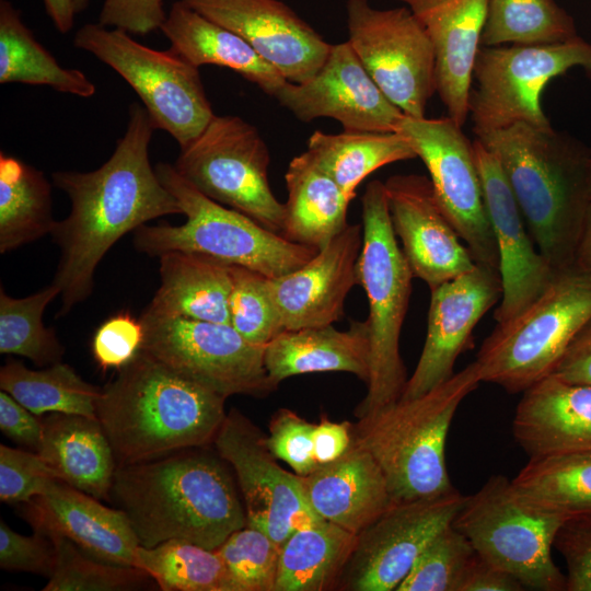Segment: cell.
Segmentation results:
<instances>
[{
	"mask_svg": "<svg viewBox=\"0 0 591 591\" xmlns=\"http://www.w3.org/2000/svg\"><path fill=\"white\" fill-rule=\"evenodd\" d=\"M0 389L37 416L63 413L96 418L101 389L60 361L32 370L10 360L0 369Z\"/></svg>",
	"mask_w": 591,
	"mask_h": 591,
	"instance_id": "cell-38",
	"label": "cell"
},
{
	"mask_svg": "<svg viewBox=\"0 0 591 591\" xmlns=\"http://www.w3.org/2000/svg\"><path fill=\"white\" fill-rule=\"evenodd\" d=\"M300 477L313 511L356 535L395 502L379 464L355 441L336 461Z\"/></svg>",
	"mask_w": 591,
	"mask_h": 591,
	"instance_id": "cell-27",
	"label": "cell"
},
{
	"mask_svg": "<svg viewBox=\"0 0 591 591\" xmlns=\"http://www.w3.org/2000/svg\"><path fill=\"white\" fill-rule=\"evenodd\" d=\"M361 245L362 224H348L304 265L269 279L285 329L333 324L343 317L345 300L358 285Z\"/></svg>",
	"mask_w": 591,
	"mask_h": 591,
	"instance_id": "cell-23",
	"label": "cell"
},
{
	"mask_svg": "<svg viewBox=\"0 0 591 591\" xmlns=\"http://www.w3.org/2000/svg\"><path fill=\"white\" fill-rule=\"evenodd\" d=\"M140 321L141 351L224 397H263L277 389L265 368V347L246 340L231 324L167 315L148 308Z\"/></svg>",
	"mask_w": 591,
	"mask_h": 591,
	"instance_id": "cell-13",
	"label": "cell"
},
{
	"mask_svg": "<svg viewBox=\"0 0 591 591\" xmlns=\"http://www.w3.org/2000/svg\"><path fill=\"white\" fill-rule=\"evenodd\" d=\"M390 218L414 277L431 289L476 265L442 212L428 177L397 174L384 182Z\"/></svg>",
	"mask_w": 591,
	"mask_h": 591,
	"instance_id": "cell-22",
	"label": "cell"
},
{
	"mask_svg": "<svg viewBox=\"0 0 591 591\" xmlns=\"http://www.w3.org/2000/svg\"><path fill=\"white\" fill-rule=\"evenodd\" d=\"M22 514L35 532L63 536L99 560L134 566L139 542L126 513L60 479L25 502Z\"/></svg>",
	"mask_w": 591,
	"mask_h": 591,
	"instance_id": "cell-25",
	"label": "cell"
},
{
	"mask_svg": "<svg viewBox=\"0 0 591 591\" xmlns=\"http://www.w3.org/2000/svg\"><path fill=\"white\" fill-rule=\"evenodd\" d=\"M362 245L358 285L368 298L370 376L367 394L355 410L362 418L398 401L407 382L399 337L414 275L393 230L384 183H368L361 197Z\"/></svg>",
	"mask_w": 591,
	"mask_h": 591,
	"instance_id": "cell-7",
	"label": "cell"
},
{
	"mask_svg": "<svg viewBox=\"0 0 591 591\" xmlns=\"http://www.w3.org/2000/svg\"><path fill=\"white\" fill-rule=\"evenodd\" d=\"M306 152L350 200L359 184L378 169L417 157L408 140L396 131L316 130L308 140Z\"/></svg>",
	"mask_w": 591,
	"mask_h": 591,
	"instance_id": "cell-34",
	"label": "cell"
},
{
	"mask_svg": "<svg viewBox=\"0 0 591 591\" xmlns=\"http://www.w3.org/2000/svg\"><path fill=\"white\" fill-rule=\"evenodd\" d=\"M572 68H581L591 81V44L579 35L553 44L480 46L468 99L474 134L519 121L552 128L542 94L554 78Z\"/></svg>",
	"mask_w": 591,
	"mask_h": 591,
	"instance_id": "cell-11",
	"label": "cell"
},
{
	"mask_svg": "<svg viewBox=\"0 0 591 591\" xmlns=\"http://www.w3.org/2000/svg\"><path fill=\"white\" fill-rule=\"evenodd\" d=\"M192 449L117 466L111 499L128 517L139 545L184 540L215 551L247 524L228 470Z\"/></svg>",
	"mask_w": 591,
	"mask_h": 591,
	"instance_id": "cell-2",
	"label": "cell"
},
{
	"mask_svg": "<svg viewBox=\"0 0 591 591\" xmlns=\"http://www.w3.org/2000/svg\"><path fill=\"white\" fill-rule=\"evenodd\" d=\"M162 184L178 201L186 221L143 224L134 231L137 251L160 256L172 251L197 253L227 265L255 270L269 279L298 269L318 251L291 242L252 218L201 194L165 162L155 165Z\"/></svg>",
	"mask_w": 591,
	"mask_h": 591,
	"instance_id": "cell-6",
	"label": "cell"
},
{
	"mask_svg": "<svg viewBox=\"0 0 591 591\" xmlns=\"http://www.w3.org/2000/svg\"><path fill=\"white\" fill-rule=\"evenodd\" d=\"M511 480L543 510L565 520L591 517V453L530 459Z\"/></svg>",
	"mask_w": 591,
	"mask_h": 591,
	"instance_id": "cell-37",
	"label": "cell"
},
{
	"mask_svg": "<svg viewBox=\"0 0 591 591\" xmlns=\"http://www.w3.org/2000/svg\"><path fill=\"white\" fill-rule=\"evenodd\" d=\"M551 374L567 382L591 384V318L570 341Z\"/></svg>",
	"mask_w": 591,
	"mask_h": 591,
	"instance_id": "cell-53",
	"label": "cell"
},
{
	"mask_svg": "<svg viewBox=\"0 0 591 591\" xmlns=\"http://www.w3.org/2000/svg\"><path fill=\"white\" fill-rule=\"evenodd\" d=\"M56 565V549L45 535H22L0 521V567L4 570L26 571L50 578Z\"/></svg>",
	"mask_w": 591,
	"mask_h": 591,
	"instance_id": "cell-49",
	"label": "cell"
},
{
	"mask_svg": "<svg viewBox=\"0 0 591 591\" xmlns=\"http://www.w3.org/2000/svg\"><path fill=\"white\" fill-rule=\"evenodd\" d=\"M590 182H591V170H590Z\"/></svg>",
	"mask_w": 591,
	"mask_h": 591,
	"instance_id": "cell-59",
	"label": "cell"
},
{
	"mask_svg": "<svg viewBox=\"0 0 591 591\" xmlns=\"http://www.w3.org/2000/svg\"><path fill=\"white\" fill-rule=\"evenodd\" d=\"M354 443V425L349 421L334 422L327 419L316 424L314 453L318 467L343 456Z\"/></svg>",
	"mask_w": 591,
	"mask_h": 591,
	"instance_id": "cell-55",
	"label": "cell"
},
{
	"mask_svg": "<svg viewBox=\"0 0 591 591\" xmlns=\"http://www.w3.org/2000/svg\"><path fill=\"white\" fill-rule=\"evenodd\" d=\"M274 97L299 120L333 118L344 130L394 132L405 116L379 89L348 42L332 45L321 68L286 81Z\"/></svg>",
	"mask_w": 591,
	"mask_h": 591,
	"instance_id": "cell-18",
	"label": "cell"
},
{
	"mask_svg": "<svg viewBox=\"0 0 591 591\" xmlns=\"http://www.w3.org/2000/svg\"><path fill=\"white\" fill-rule=\"evenodd\" d=\"M404 136L429 172L437 201L476 264L498 269L497 245L488 217L473 142L450 117L404 116ZM499 270V269H498Z\"/></svg>",
	"mask_w": 591,
	"mask_h": 591,
	"instance_id": "cell-15",
	"label": "cell"
},
{
	"mask_svg": "<svg viewBox=\"0 0 591 591\" xmlns=\"http://www.w3.org/2000/svg\"><path fill=\"white\" fill-rule=\"evenodd\" d=\"M155 129L146 107L132 103L126 130L102 166L51 174L71 202L68 217L56 221L51 232L61 252L53 280L60 290L59 315L92 293L97 265L123 235L155 218L183 215L149 160Z\"/></svg>",
	"mask_w": 591,
	"mask_h": 591,
	"instance_id": "cell-1",
	"label": "cell"
},
{
	"mask_svg": "<svg viewBox=\"0 0 591 591\" xmlns=\"http://www.w3.org/2000/svg\"><path fill=\"white\" fill-rule=\"evenodd\" d=\"M476 138L499 160L541 254L557 273L571 268L591 205V150L522 121Z\"/></svg>",
	"mask_w": 591,
	"mask_h": 591,
	"instance_id": "cell-3",
	"label": "cell"
},
{
	"mask_svg": "<svg viewBox=\"0 0 591 591\" xmlns=\"http://www.w3.org/2000/svg\"><path fill=\"white\" fill-rule=\"evenodd\" d=\"M76 13L79 14L86 9L90 0H72Z\"/></svg>",
	"mask_w": 591,
	"mask_h": 591,
	"instance_id": "cell-58",
	"label": "cell"
},
{
	"mask_svg": "<svg viewBox=\"0 0 591 591\" xmlns=\"http://www.w3.org/2000/svg\"><path fill=\"white\" fill-rule=\"evenodd\" d=\"M47 537L56 549V565L44 591H126L152 579L138 567L99 560L63 536Z\"/></svg>",
	"mask_w": 591,
	"mask_h": 591,
	"instance_id": "cell-42",
	"label": "cell"
},
{
	"mask_svg": "<svg viewBox=\"0 0 591 591\" xmlns=\"http://www.w3.org/2000/svg\"><path fill=\"white\" fill-rule=\"evenodd\" d=\"M465 498L455 489L438 497L393 502L357 535L339 580L341 589L396 590L427 544L452 524Z\"/></svg>",
	"mask_w": 591,
	"mask_h": 591,
	"instance_id": "cell-17",
	"label": "cell"
},
{
	"mask_svg": "<svg viewBox=\"0 0 591 591\" xmlns=\"http://www.w3.org/2000/svg\"><path fill=\"white\" fill-rule=\"evenodd\" d=\"M473 152L498 251L502 296L494 318L500 324L526 309L558 273L535 247L497 157L477 138Z\"/></svg>",
	"mask_w": 591,
	"mask_h": 591,
	"instance_id": "cell-20",
	"label": "cell"
},
{
	"mask_svg": "<svg viewBox=\"0 0 591 591\" xmlns=\"http://www.w3.org/2000/svg\"><path fill=\"white\" fill-rule=\"evenodd\" d=\"M159 259L160 287L149 310L230 324L231 265L181 251L164 253Z\"/></svg>",
	"mask_w": 591,
	"mask_h": 591,
	"instance_id": "cell-31",
	"label": "cell"
},
{
	"mask_svg": "<svg viewBox=\"0 0 591 591\" xmlns=\"http://www.w3.org/2000/svg\"><path fill=\"white\" fill-rule=\"evenodd\" d=\"M427 335L422 351L401 398L426 394L454 374L459 356L473 347V332L502 296L498 269H473L430 290Z\"/></svg>",
	"mask_w": 591,
	"mask_h": 591,
	"instance_id": "cell-19",
	"label": "cell"
},
{
	"mask_svg": "<svg viewBox=\"0 0 591 591\" xmlns=\"http://www.w3.org/2000/svg\"><path fill=\"white\" fill-rule=\"evenodd\" d=\"M134 566L146 571L163 591H234L218 552L188 541L138 545Z\"/></svg>",
	"mask_w": 591,
	"mask_h": 591,
	"instance_id": "cell-39",
	"label": "cell"
},
{
	"mask_svg": "<svg viewBox=\"0 0 591 591\" xmlns=\"http://www.w3.org/2000/svg\"><path fill=\"white\" fill-rule=\"evenodd\" d=\"M422 25L434 53L436 92L449 117L463 127L488 0H396Z\"/></svg>",
	"mask_w": 591,
	"mask_h": 591,
	"instance_id": "cell-24",
	"label": "cell"
},
{
	"mask_svg": "<svg viewBox=\"0 0 591 591\" xmlns=\"http://www.w3.org/2000/svg\"><path fill=\"white\" fill-rule=\"evenodd\" d=\"M234 591H275L280 545L265 532L245 525L216 549Z\"/></svg>",
	"mask_w": 591,
	"mask_h": 591,
	"instance_id": "cell-45",
	"label": "cell"
},
{
	"mask_svg": "<svg viewBox=\"0 0 591 591\" xmlns=\"http://www.w3.org/2000/svg\"><path fill=\"white\" fill-rule=\"evenodd\" d=\"M572 267L591 274V205L578 243Z\"/></svg>",
	"mask_w": 591,
	"mask_h": 591,
	"instance_id": "cell-57",
	"label": "cell"
},
{
	"mask_svg": "<svg viewBox=\"0 0 591 591\" xmlns=\"http://www.w3.org/2000/svg\"><path fill=\"white\" fill-rule=\"evenodd\" d=\"M554 547L565 559L566 590L591 591V517L566 520Z\"/></svg>",
	"mask_w": 591,
	"mask_h": 591,
	"instance_id": "cell-50",
	"label": "cell"
},
{
	"mask_svg": "<svg viewBox=\"0 0 591 591\" xmlns=\"http://www.w3.org/2000/svg\"><path fill=\"white\" fill-rule=\"evenodd\" d=\"M475 555L470 541L450 524L427 544L396 591H459Z\"/></svg>",
	"mask_w": 591,
	"mask_h": 591,
	"instance_id": "cell-44",
	"label": "cell"
},
{
	"mask_svg": "<svg viewBox=\"0 0 591 591\" xmlns=\"http://www.w3.org/2000/svg\"><path fill=\"white\" fill-rule=\"evenodd\" d=\"M51 186L44 173L0 152V252L2 254L51 234Z\"/></svg>",
	"mask_w": 591,
	"mask_h": 591,
	"instance_id": "cell-36",
	"label": "cell"
},
{
	"mask_svg": "<svg viewBox=\"0 0 591 591\" xmlns=\"http://www.w3.org/2000/svg\"><path fill=\"white\" fill-rule=\"evenodd\" d=\"M315 426L296 412L280 408L270 419L269 433L265 438L267 448L296 474L309 475L318 468L314 453Z\"/></svg>",
	"mask_w": 591,
	"mask_h": 591,
	"instance_id": "cell-47",
	"label": "cell"
},
{
	"mask_svg": "<svg viewBox=\"0 0 591 591\" xmlns=\"http://www.w3.org/2000/svg\"><path fill=\"white\" fill-rule=\"evenodd\" d=\"M0 429L12 441L37 452L43 437V420L10 394L0 392Z\"/></svg>",
	"mask_w": 591,
	"mask_h": 591,
	"instance_id": "cell-52",
	"label": "cell"
},
{
	"mask_svg": "<svg viewBox=\"0 0 591 591\" xmlns=\"http://www.w3.org/2000/svg\"><path fill=\"white\" fill-rule=\"evenodd\" d=\"M356 543V534L325 520L293 531L280 546L275 591L337 586Z\"/></svg>",
	"mask_w": 591,
	"mask_h": 591,
	"instance_id": "cell-33",
	"label": "cell"
},
{
	"mask_svg": "<svg viewBox=\"0 0 591 591\" xmlns=\"http://www.w3.org/2000/svg\"><path fill=\"white\" fill-rule=\"evenodd\" d=\"M524 587L510 573L476 555L470 563L459 591H522Z\"/></svg>",
	"mask_w": 591,
	"mask_h": 591,
	"instance_id": "cell-54",
	"label": "cell"
},
{
	"mask_svg": "<svg viewBox=\"0 0 591 591\" xmlns=\"http://www.w3.org/2000/svg\"><path fill=\"white\" fill-rule=\"evenodd\" d=\"M566 520L526 500L503 475H493L465 501L452 524L478 556L513 576L524 589L566 590L552 547Z\"/></svg>",
	"mask_w": 591,
	"mask_h": 591,
	"instance_id": "cell-9",
	"label": "cell"
},
{
	"mask_svg": "<svg viewBox=\"0 0 591 591\" xmlns=\"http://www.w3.org/2000/svg\"><path fill=\"white\" fill-rule=\"evenodd\" d=\"M37 452L0 445V500L25 503L58 480Z\"/></svg>",
	"mask_w": 591,
	"mask_h": 591,
	"instance_id": "cell-46",
	"label": "cell"
},
{
	"mask_svg": "<svg viewBox=\"0 0 591 591\" xmlns=\"http://www.w3.org/2000/svg\"><path fill=\"white\" fill-rule=\"evenodd\" d=\"M166 15L164 0H104L99 23L146 35L160 30Z\"/></svg>",
	"mask_w": 591,
	"mask_h": 591,
	"instance_id": "cell-51",
	"label": "cell"
},
{
	"mask_svg": "<svg viewBox=\"0 0 591 591\" xmlns=\"http://www.w3.org/2000/svg\"><path fill=\"white\" fill-rule=\"evenodd\" d=\"M73 45L115 70L137 93L157 129L170 134L181 149L215 116L199 68L172 48L148 47L128 32L99 22L81 26Z\"/></svg>",
	"mask_w": 591,
	"mask_h": 591,
	"instance_id": "cell-10",
	"label": "cell"
},
{
	"mask_svg": "<svg viewBox=\"0 0 591 591\" xmlns=\"http://www.w3.org/2000/svg\"><path fill=\"white\" fill-rule=\"evenodd\" d=\"M0 83L46 85L79 97H91L96 92L84 72L57 61L8 0H0Z\"/></svg>",
	"mask_w": 591,
	"mask_h": 591,
	"instance_id": "cell-35",
	"label": "cell"
},
{
	"mask_svg": "<svg viewBox=\"0 0 591 591\" xmlns=\"http://www.w3.org/2000/svg\"><path fill=\"white\" fill-rule=\"evenodd\" d=\"M266 434L236 409H231L213 440L236 475L248 526L278 545L296 530L323 520L308 503L298 474L277 464Z\"/></svg>",
	"mask_w": 591,
	"mask_h": 591,
	"instance_id": "cell-16",
	"label": "cell"
},
{
	"mask_svg": "<svg viewBox=\"0 0 591 591\" xmlns=\"http://www.w3.org/2000/svg\"><path fill=\"white\" fill-rule=\"evenodd\" d=\"M37 453L59 479L99 500L111 499L116 460L96 418L51 413L43 419Z\"/></svg>",
	"mask_w": 591,
	"mask_h": 591,
	"instance_id": "cell-29",
	"label": "cell"
},
{
	"mask_svg": "<svg viewBox=\"0 0 591 591\" xmlns=\"http://www.w3.org/2000/svg\"><path fill=\"white\" fill-rule=\"evenodd\" d=\"M482 382L476 361L415 398H399L358 419L354 441L382 470L395 502L449 494L447 437L462 401Z\"/></svg>",
	"mask_w": 591,
	"mask_h": 591,
	"instance_id": "cell-5",
	"label": "cell"
},
{
	"mask_svg": "<svg viewBox=\"0 0 591 591\" xmlns=\"http://www.w3.org/2000/svg\"><path fill=\"white\" fill-rule=\"evenodd\" d=\"M264 362L274 384L290 376L327 371L349 372L366 384L370 376L368 321L346 331L333 324L285 329L265 346Z\"/></svg>",
	"mask_w": 591,
	"mask_h": 591,
	"instance_id": "cell-28",
	"label": "cell"
},
{
	"mask_svg": "<svg viewBox=\"0 0 591 591\" xmlns=\"http://www.w3.org/2000/svg\"><path fill=\"white\" fill-rule=\"evenodd\" d=\"M179 1L241 36L293 83L315 74L332 46L279 0Z\"/></svg>",
	"mask_w": 591,
	"mask_h": 591,
	"instance_id": "cell-21",
	"label": "cell"
},
{
	"mask_svg": "<svg viewBox=\"0 0 591 591\" xmlns=\"http://www.w3.org/2000/svg\"><path fill=\"white\" fill-rule=\"evenodd\" d=\"M60 296L51 282L25 298H12L0 289V352L18 355L36 366H51L61 361L65 348L51 328L43 324L46 306Z\"/></svg>",
	"mask_w": 591,
	"mask_h": 591,
	"instance_id": "cell-41",
	"label": "cell"
},
{
	"mask_svg": "<svg viewBox=\"0 0 591 591\" xmlns=\"http://www.w3.org/2000/svg\"><path fill=\"white\" fill-rule=\"evenodd\" d=\"M46 12L56 30L66 34L74 24L76 10L72 0H43Z\"/></svg>",
	"mask_w": 591,
	"mask_h": 591,
	"instance_id": "cell-56",
	"label": "cell"
},
{
	"mask_svg": "<svg viewBox=\"0 0 591 591\" xmlns=\"http://www.w3.org/2000/svg\"><path fill=\"white\" fill-rule=\"evenodd\" d=\"M143 327L128 312L118 313L106 320L92 339V354L101 369L119 370L140 351Z\"/></svg>",
	"mask_w": 591,
	"mask_h": 591,
	"instance_id": "cell-48",
	"label": "cell"
},
{
	"mask_svg": "<svg viewBox=\"0 0 591 591\" xmlns=\"http://www.w3.org/2000/svg\"><path fill=\"white\" fill-rule=\"evenodd\" d=\"M229 315L232 327L254 345L266 346L285 327L269 289V278L231 265Z\"/></svg>",
	"mask_w": 591,
	"mask_h": 591,
	"instance_id": "cell-43",
	"label": "cell"
},
{
	"mask_svg": "<svg viewBox=\"0 0 591 591\" xmlns=\"http://www.w3.org/2000/svg\"><path fill=\"white\" fill-rule=\"evenodd\" d=\"M270 153L257 128L234 115H215L204 131L181 149L176 171L210 199L281 234L285 204L274 195Z\"/></svg>",
	"mask_w": 591,
	"mask_h": 591,
	"instance_id": "cell-12",
	"label": "cell"
},
{
	"mask_svg": "<svg viewBox=\"0 0 591 591\" xmlns=\"http://www.w3.org/2000/svg\"><path fill=\"white\" fill-rule=\"evenodd\" d=\"M512 432L530 459L591 453V384L540 380L523 392Z\"/></svg>",
	"mask_w": 591,
	"mask_h": 591,
	"instance_id": "cell-26",
	"label": "cell"
},
{
	"mask_svg": "<svg viewBox=\"0 0 591 591\" xmlns=\"http://www.w3.org/2000/svg\"><path fill=\"white\" fill-rule=\"evenodd\" d=\"M117 371L96 402L117 466L213 442L227 397L141 350Z\"/></svg>",
	"mask_w": 591,
	"mask_h": 591,
	"instance_id": "cell-4",
	"label": "cell"
},
{
	"mask_svg": "<svg viewBox=\"0 0 591 591\" xmlns=\"http://www.w3.org/2000/svg\"><path fill=\"white\" fill-rule=\"evenodd\" d=\"M160 30L170 48L197 68H229L271 96L288 81L241 36L179 0L171 7Z\"/></svg>",
	"mask_w": 591,
	"mask_h": 591,
	"instance_id": "cell-30",
	"label": "cell"
},
{
	"mask_svg": "<svg viewBox=\"0 0 591 591\" xmlns=\"http://www.w3.org/2000/svg\"><path fill=\"white\" fill-rule=\"evenodd\" d=\"M285 179L288 199L281 235L301 245L323 248L347 228L351 200L306 151L290 161Z\"/></svg>",
	"mask_w": 591,
	"mask_h": 591,
	"instance_id": "cell-32",
	"label": "cell"
},
{
	"mask_svg": "<svg viewBox=\"0 0 591 591\" xmlns=\"http://www.w3.org/2000/svg\"><path fill=\"white\" fill-rule=\"evenodd\" d=\"M591 318V274L559 271L544 292L513 318L497 323L476 363L482 382L523 393L549 375Z\"/></svg>",
	"mask_w": 591,
	"mask_h": 591,
	"instance_id": "cell-8",
	"label": "cell"
},
{
	"mask_svg": "<svg viewBox=\"0 0 591 591\" xmlns=\"http://www.w3.org/2000/svg\"><path fill=\"white\" fill-rule=\"evenodd\" d=\"M346 22L347 42L383 94L405 116L424 118L436 92L434 53L412 11L347 0Z\"/></svg>",
	"mask_w": 591,
	"mask_h": 591,
	"instance_id": "cell-14",
	"label": "cell"
},
{
	"mask_svg": "<svg viewBox=\"0 0 591 591\" xmlns=\"http://www.w3.org/2000/svg\"><path fill=\"white\" fill-rule=\"evenodd\" d=\"M578 36L572 16L555 0H488L482 46L541 45Z\"/></svg>",
	"mask_w": 591,
	"mask_h": 591,
	"instance_id": "cell-40",
	"label": "cell"
}]
</instances>
